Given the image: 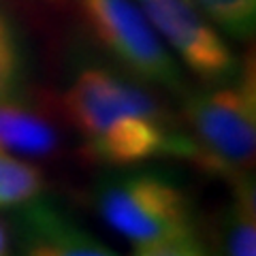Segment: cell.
I'll return each mask as SVG.
<instances>
[{"mask_svg":"<svg viewBox=\"0 0 256 256\" xmlns=\"http://www.w3.org/2000/svg\"><path fill=\"white\" fill-rule=\"evenodd\" d=\"M0 254H6V233H4L2 222H0Z\"/></svg>","mask_w":256,"mask_h":256,"instance_id":"12","label":"cell"},{"mask_svg":"<svg viewBox=\"0 0 256 256\" xmlns=\"http://www.w3.org/2000/svg\"><path fill=\"white\" fill-rule=\"evenodd\" d=\"M68 124L82 134L92 162L128 166L156 158H190V139L158 100L114 70L84 68L60 100Z\"/></svg>","mask_w":256,"mask_h":256,"instance_id":"1","label":"cell"},{"mask_svg":"<svg viewBox=\"0 0 256 256\" xmlns=\"http://www.w3.org/2000/svg\"><path fill=\"white\" fill-rule=\"evenodd\" d=\"M24 47L18 28L0 9V100H11L24 84Z\"/></svg>","mask_w":256,"mask_h":256,"instance_id":"10","label":"cell"},{"mask_svg":"<svg viewBox=\"0 0 256 256\" xmlns=\"http://www.w3.org/2000/svg\"><path fill=\"white\" fill-rule=\"evenodd\" d=\"M207 20L233 38L252 36L256 20V0H192Z\"/></svg>","mask_w":256,"mask_h":256,"instance_id":"11","label":"cell"},{"mask_svg":"<svg viewBox=\"0 0 256 256\" xmlns=\"http://www.w3.org/2000/svg\"><path fill=\"white\" fill-rule=\"evenodd\" d=\"M160 38L182 62L210 84H226L237 75V60L210 20L192 0H137Z\"/></svg>","mask_w":256,"mask_h":256,"instance_id":"5","label":"cell"},{"mask_svg":"<svg viewBox=\"0 0 256 256\" xmlns=\"http://www.w3.org/2000/svg\"><path fill=\"white\" fill-rule=\"evenodd\" d=\"M94 207L137 254L194 256L205 252L190 196L160 173L109 175L94 188Z\"/></svg>","mask_w":256,"mask_h":256,"instance_id":"2","label":"cell"},{"mask_svg":"<svg viewBox=\"0 0 256 256\" xmlns=\"http://www.w3.org/2000/svg\"><path fill=\"white\" fill-rule=\"evenodd\" d=\"M73 6L94 41L126 73L171 92L184 90L182 68L137 0H73Z\"/></svg>","mask_w":256,"mask_h":256,"instance_id":"4","label":"cell"},{"mask_svg":"<svg viewBox=\"0 0 256 256\" xmlns=\"http://www.w3.org/2000/svg\"><path fill=\"white\" fill-rule=\"evenodd\" d=\"M184 105V132L190 139V158L207 173L226 180L244 178L256 152V88L252 62L237 82L220 84Z\"/></svg>","mask_w":256,"mask_h":256,"instance_id":"3","label":"cell"},{"mask_svg":"<svg viewBox=\"0 0 256 256\" xmlns=\"http://www.w3.org/2000/svg\"><path fill=\"white\" fill-rule=\"evenodd\" d=\"M43 173L34 164L0 154V207L24 205L43 190Z\"/></svg>","mask_w":256,"mask_h":256,"instance_id":"9","label":"cell"},{"mask_svg":"<svg viewBox=\"0 0 256 256\" xmlns=\"http://www.w3.org/2000/svg\"><path fill=\"white\" fill-rule=\"evenodd\" d=\"M58 146L60 134L41 111L0 100V152L45 158Z\"/></svg>","mask_w":256,"mask_h":256,"instance_id":"7","label":"cell"},{"mask_svg":"<svg viewBox=\"0 0 256 256\" xmlns=\"http://www.w3.org/2000/svg\"><path fill=\"white\" fill-rule=\"evenodd\" d=\"M254 186L248 175L235 180L233 203L222 216L220 242L226 254L233 256H254L256 248V226H254Z\"/></svg>","mask_w":256,"mask_h":256,"instance_id":"8","label":"cell"},{"mask_svg":"<svg viewBox=\"0 0 256 256\" xmlns=\"http://www.w3.org/2000/svg\"><path fill=\"white\" fill-rule=\"evenodd\" d=\"M26 205V203H24ZM20 237L36 256H109L111 250L75 218L43 201H28L20 212Z\"/></svg>","mask_w":256,"mask_h":256,"instance_id":"6","label":"cell"}]
</instances>
